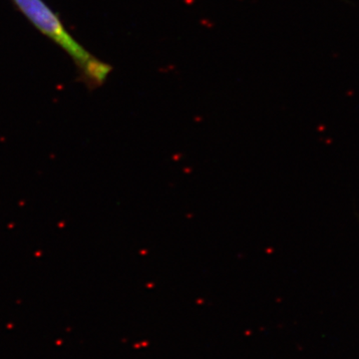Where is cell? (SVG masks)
<instances>
[{
    "label": "cell",
    "mask_w": 359,
    "mask_h": 359,
    "mask_svg": "<svg viewBox=\"0 0 359 359\" xmlns=\"http://www.w3.org/2000/svg\"><path fill=\"white\" fill-rule=\"evenodd\" d=\"M13 2L42 34L70 56L79 70L81 81L90 90L100 88L105 84L112 72V66L92 55L78 43L66 30L60 18L44 4L43 0H13Z\"/></svg>",
    "instance_id": "cell-1"
}]
</instances>
